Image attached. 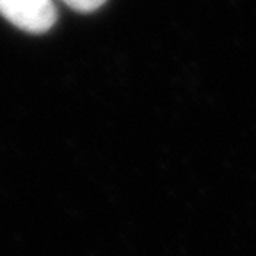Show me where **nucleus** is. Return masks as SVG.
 <instances>
[{"mask_svg": "<svg viewBox=\"0 0 256 256\" xmlns=\"http://www.w3.org/2000/svg\"><path fill=\"white\" fill-rule=\"evenodd\" d=\"M0 14L18 28L34 34L46 32L57 18L52 0H0Z\"/></svg>", "mask_w": 256, "mask_h": 256, "instance_id": "f257e3e1", "label": "nucleus"}, {"mask_svg": "<svg viewBox=\"0 0 256 256\" xmlns=\"http://www.w3.org/2000/svg\"><path fill=\"white\" fill-rule=\"evenodd\" d=\"M62 2L80 12L96 11V9L102 8V6L105 4V0H62Z\"/></svg>", "mask_w": 256, "mask_h": 256, "instance_id": "f03ea898", "label": "nucleus"}]
</instances>
